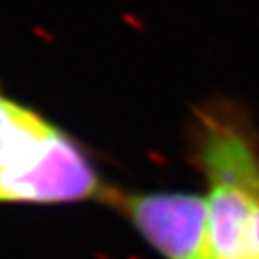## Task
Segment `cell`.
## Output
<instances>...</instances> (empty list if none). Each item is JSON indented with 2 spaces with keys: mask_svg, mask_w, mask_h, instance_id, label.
Segmentation results:
<instances>
[{
  "mask_svg": "<svg viewBox=\"0 0 259 259\" xmlns=\"http://www.w3.org/2000/svg\"><path fill=\"white\" fill-rule=\"evenodd\" d=\"M164 259H216L205 196L193 193H124L105 198Z\"/></svg>",
  "mask_w": 259,
  "mask_h": 259,
  "instance_id": "obj_2",
  "label": "cell"
},
{
  "mask_svg": "<svg viewBox=\"0 0 259 259\" xmlns=\"http://www.w3.org/2000/svg\"><path fill=\"white\" fill-rule=\"evenodd\" d=\"M110 189L85 150L60 128L24 166L0 171V202L103 203Z\"/></svg>",
  "mask_w": 259,
  "mask_h": 259,
  "instance_id": "obj_3",
  "label": "cell"
},
{
  "mask_svg": "<svg viewBox=\"0 0 259 259\" xmlns=\"http://www.w3.org/2000/svg\"><path fill=\"white\" fill-rule=\"evenodd\" d=\"M193 157L207 182L216 259H259V139L229 103H210L194 119Z\"/></svg>",
  "mask_w": 259,
  "mask_h": 259,
  "instance_id": "obj_1",
  "label": "cell"
},
{
  "mask_svg": "<svg viewBox=\"0 0 259 259\" xmlns=\"http://www.w3.org/2000/svg\"><path fill=\"white\" fill-rule=\"evenodd\" d=\"M58 126L40 113L6 97L0 90V171L24 166Z\"/></svg>",
  "mask_w": 259,
  "mask_h": 259,
  "instance_id": "obj_4",
  "label": "cell"
}]
</instances>
